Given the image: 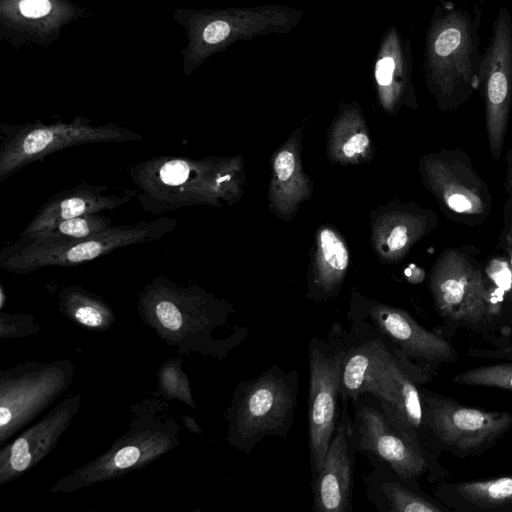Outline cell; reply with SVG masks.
I'll return each instance as SVG.
<instances>
[{"mask_svg": "<svg viewBox=\"0 0 512 512\" xmlns=\"http://www.w3.org/2000/svg\"><path fill=\"white\" fill-rule=\"evenodd\" d=\"M138 194V190H114L107 185L82 183L51 196L19 234L29 236L59 221L118 208Z\"/></svg>", "mask_w": 512, "mask_h": 512, "instance_id": "44dd1931", "label": "cell"}, {"mask_svg": "<svg viewBox=\"0 0 512 512\" xmlns=\"http://www.w3.org/2000/svg\"><path fill=\"white\" fill-rule=\"evenodd\" d=\"M47 365L7 371L1 377L0 427L2 443L44 409L68 385L72 377L70 364Z\"/></svg>", "mask_w": 512, "mask_h": 512, "instance_id": "2e32d148", "label": "cell"}, {"mask_svg": "<svg viewBox=\"0 0 512 512\" xmlns=\"http://www.w3.org/2000/svg\"><path fill=\"white\" fill-rule=\"evenodd\" d=\"M395 61L392 57H384L378 61L375 71L377 83L380 86L388 87L393 80Z\"/></svg>", "mask_w": 512, "mask_h": 512, "instance_id": "4dcf8cb0", "label": "cell"}, {"mask_svg": "<svg viewBox=\"0 0 512 512\" xmlns=\"http://www.w3.org/2000/svg\"><path fill=\"white\" fill-rule=\"evenodd\" d=\"M506 175H505V190L508 199L512 201V145L506 154Z\"/></svg>", "mask_w": 512, "mask_h": 512, "instance_id": "d6a6232c", "label": "cell"}, {"mask_svg": "<svg viewBox=\"0 0 512 512\" xmlns=\"http://www.w3.org/2000/svg\"><path fill=\"white\" fill-rule=\"evenodd\" d=\"M139 310L144 320L160 336L182 345L188 336L192 350L222 358L232 346L213 338L212 332L228 321L232 305L193 284L179 286L164 276H157L139 295Z\"/></svg>", "mask_w": 512, "mask_h": 512, "instance_id": "3957f363", "label": "cell"}, {"mask_svg": "<svg viewBox=\"0 0 512 512\" xmlns=\"http://www.w3.org/2000/svg\"><path fill=\"white\" fill-rule=\"evenodd\" d=\"M136 407L134 420L126 434L94 462L67 476L61 490H74L119 476L159 457L176 444L178 426L172 418L156 416L160 406Z\"/></svg>", "mask_w": 512, "mask_h": 512, "instance_id": "8fae6325", "label": "cell"}, {"mask_svg": "<svg viewBox=\"0 0 512 512\" xmlns=\"http://www.w3.org/2000/svg\"><path fill=\"white\" fill-rule=\"evenodd\" d=\"M299 388L297 371L278 366L241 381L225 412L228 443L249 454L265 437L285 438L293 425Z\"/></svg>", "mask_w": 512, "mask_h": 512, "instance_id": "277c9868", "label": "cell"}, {"mask_svg": "<svg viewBox=\"0 0 512 512\" xmlns=\"http://www.w3.org/2000/svg\"><path fill=\"white\" fill-rule=\"evenodd\" d=\"M348 317L365 325L391 351L400 365L422 385L446 364L457 360L454 347L421 326L406 310L382 303L353 289Z\"/></svg>", "mask_w": 512, "mask_h": 512, "instance_id": "5b68a950", "label": "cell"}, {"mask_svg": "<svg viewBox=\"0 0 512 512\" xmlns=\"http://www.w3.org/2000/svg\"><path fill=\"white\" fill-rule=\"evenodd\" d=\"M486 0H479L480 4L485 3Z\"/></svg>", "mask_w": 512, "mask_h": 512, "instance_id": "e575fe53", "label": "cell"}, {"mask_svg": "<svg viewBox=\"0 0 512 512\" xmlns=\"http://www.w3.org/2000/svg\"><path fill=\"white\" fill-rule=\"evenodd\" d=\"M375 148L364 119L355 110L338 116L328 131L327 155L332 164L360 165L372 160Z\"/></svg>", "mask_w": 512, "mask_h": 512, "instance_id": "d4e9b609", "label": "cell"}, {"mask_svg": "<svg viewBox=\"0 0 512 512\" xmlns=\"http://www.w3.org/2000/svg\"><path fill=\"white\" fill-rule=\"evenodd\" d=\"M485 109L488 148L494 160L502 156L512 108V15L502 6L482 52L480 86Z\"/></svg>", "mask_w": 512, "mask_h": 512, "instance_id": "5bb4252c", "label": "cell"}, {"mask_svg": "<svg viewBox=\"0 0 512 512\" xmlns=\"http://www.w3.org/2000/svg\"><path fill=\"white\" fill-rule=\"evenodd\" d=\"M419 386L385 345L366 378L362 395L377 400L392 427L426 456L436 481H442L449 473L429 449Z\"/></svg>", "mask_w": 512, "mask_h": 512, "instance_id": "7c38bea8", "label": "cell"}, {"mask_svg": "<svg viewBox=\"0 0 512 512\" xmlns=\"http://www.w3.org/2000/svg\"><path fill=\"white\" fill-rule=\"evenodd\" d=\"M370 244L378 260L395 264L439 225L435 211L399 200L369 213Z\"/></svg>", "mask_w": 512, "mask_h": 512, "instance_id": "e0dca14e", "label": "cell"}, {"mask_svg": "<svg viewBox=\"0 0 512 512\" xmlns=\"http://www.w3.org/2000/svg\"><path fill=\"white\" fill-rule=\"evenodd\" d=\"M77 394L61 402L40 422L20 434L0 454L1 483L10 481L43 458L65 431L79 408Z\"/></svg>", "mask_w": 512, "mask_h": 512, "instance_id": "ffe728a7", "label": "cell"}, {"mask_svg": "<svg viewBox=\"0 0 512 512\" xmlns=\"http://www.w3.org/2000/svg\"><path fill=\"white\" fill-rule=\"evenodd\" d=\"M230 32V27L225 21L210 23L203 32V38L207 43L215 44L224 40Z\"/></svg>", "mask_w": 512, "mask_h": 512, "instance_id": "1f68e13d", "label": "cell"}, {"mask_svg": "<svg viewBox=\"0 0 512 512\" xmlns=\"http://www.w3.org/2000/svg\"><path fill=\"white\" fill-rule=\"evenodd\" d=\"M304 127L296 128L271 157L267 199L269 210L282 221L294 219L313 196L314 186L302 163Z\"/></svg>", "mask_w": 512, "mask_h": 512, "instance_id": "d6986e66", "label": "cell"}, {"mask_svg": "<svg viewBox=\"0 0 512 512\" xmlns=\"http://www.w3.org/2000/svg\"><path fill=\"white\" fill-rule=\"evenodd\" d=\"M59 305L63 313L88 328H106L113 321L112 310L102 299L75 285L61 291Z\"/></svg>", "mask_w": 512, "mask_h": 512, "instance_id": "484cf974", "label": "cell"}, {"mask_svg": "<svg viewBox=\"0 0 512 512\" xmlns=\"http://www.w3.org/2000/svg\"><path fill=\"white\" fill-rule=\"evenodd\" d=\"M129 174L141 206L154 214L194 205H233L244 193L241 155L160 156L133 166Z\"/></svg>", "mask_w": 512, "mask_h": 512, "instance_id": "6da1fadb", "label": "cell"}, {"mask_svg": "<svg viewBox=\"0 0 512 512\" xmlns=\"http://www.w3.org/2000/svg\"><path fill=\"white\" fill-rule=\"evenodd\" d=\"M0 294H1V301H0V305H1V307H3V305H4V299H5V294H4V290H3V288H2V287H1V292H0Z\"/></svg>", "mask_w": 512, "mask_h": 512, "instance_id": "836d02e7", "label": "cell"}, {"mask_svg": "<svg viewBox=\"0 0 512 512\" xmlns=\"http://www.w3.org/2000/svg\"><path fill=\"white\" fill-rule=\"evenodd\" d=\"M141 138L139 133L114 124L93 126L81 121L14 128L9 130L0 146V181L3 182L24 166L62 149Z\"/></svg>", "mask_w": 512, "mask_h": 512, "instance_id": "4fadbf2b", "label": "cell"}, {"mask_svg": "<svg viewBox=\"0 0 512 512\" xmlns=\"http://www.w3.org/2000/svg\"><path fill=\"white\" fill-rule=\"evenodd\" d=\"M373 470L364 478L367 499L380 512H447V507L399 477L387 464L370 461Z\"/></svg>", "mask_w": 512, "mask_h": 512, "instance_id": "cb8c5ba5", "label": "cell"}, {"mask_svg": "<svg viewBox=\"0 0 512 512\" xmlns=\"http://www.w3.org/2000/svg\"><path fill=\"white\" fill-rule=\"evenodd\" d=\"M434 499L457 512H512V475L486 480L440 481Z\"/></svg>", "mask_w": 512, "mask_h": 512, "instance_id": "603a6c76", "label": "cell"}, {"mask_svg": "<svg viewBox=\"0 0 512 512\" xmlns=\"http://www.w3.org/2000/svg\"><path fill=\"white\" fill-rule=\"evenodd\" d=\"M481 9L442 0L428 30L426 72L438 109L450 112L470 100L480 86Z\"/></svg>", "mask_w": 512, "mask_h": 512, "instance_id": "7a4b0ae2", "label": "cell"}, {"mask_svg": "<svg viewBox=\"0 0 512 512\" xmlns=\"http://www.w3.org/2000/svg\"><path fill=\"white\" fill-rule=\"evenodd\" d=\"M307 273L306 298L320 303L338 296L350 266V251L343 235L323 224L315 232Z\"/></svg>", "mask_w": 512, "mask_h": 512, "instance_id": "7402d4cb", "label": "cell"}, {"mask_svg": "<svg viewBox=\"0 0 512 512\" xmlns=\"http://www.w3.org/2000/svg\"><path fill=\"white\" fill-rule=\"evenodd\" d=\"M341 405V404H340ZM348 405H341L340 419L320 472L311 480L313 512H351L356 448Z\"/></svg>", "mask_w": 512, "mask_h": 512, "instance_id": "ac0fdd59", "label": "cell"}, {"mask_svg": "<svg viewBox=\"0 0 512 512\" xmlns=\"http://www.w3.org/2000/svg\"><path fill=\"white\" fill-rule=\"evenodd\" d=\"M471 245L444 249L428 273V288L437 313L448 323L480 329L493 320L499 303Z\"/></svg>", "mask_w": 512, "mask_h": 512, "instance_id": "8992f818", "label": "cell"}, {"mask_svg": "<svg viewBox=\"0 0 512 512\" xmlns=\"http://www.w3.org/2000/svg\"><path fill=\"white\" fill-rule=\"evenodd\" d=\"M176 219L142 220L135 224L112 226L93 236L70 241L37 242L18 238L0 251V267L25 274L52 266H73L97 259L114 250L162 238L176 227Z\"/></svg>", "mask_w": 512, "mask_h": 512, "instance_id": "52a82bcc", "label": "cell"}, {"mask_svg": "<svg viewBox=\"0 0 512 512\" xmlns=\"http://www.w3.org/2000/svg\"><path fill=\"white\" fill-rule=\"evenodd\" d=\"M112 220L101 213L85 214L59 221L29 236L18 238L37 242H59L84 239L112 227Z\"/></svg>", "mask_w": 512, "mask_h": 512, "instance_id": "4316f807", "label": "cell"}, {"mask_svg": "<svg viewBox=\"0 0 512 512\" xmlns=\"http://www.w3.org/2000/svg\"><path fill=\"white\" fill-rule=\"evenodd\" d=\"M427 443L432 454L478 457L492 449L511 429L512 414L486 411L419 386Z\"/></svg>", "mask_w": 512, "mask_h": 512, "instance_id": "ba28073f", "label": "cell"}, {"mask_svg": "<svg viewBox=\"0 0 512 512\" xmlns=\"http://www.w3.org/2000/svg\"><path fill=\"white\" fill-rule=\"evenodd\" d=\"M352 434L357 452L370 461L387 464L403 480L418 486V480L427 475L436 482L426 456L410 444L389 423L377 400L363 394L353 403Z\"/></svg>", "mask_w": 512, "mask_h": 512, "instance_id": "9a60e30c", "label": "cell"}, {"mask_svg": "<svg viewBox=\"0 0 512 512\" xmlns=\"http://www.w3.org/2000/svg\"><path fill=\"white\" fill-rule=\"evenodd\" d=\"M500 244L505 252L506 260L512 275V201L508 198L504 205Z\"/></svg>", "mask_w": 512, "mask_h": 512, "instance_id": "f1b7e54d", "label": "cell"}, {"mask_svg": "<svg viewBox=\"0 0 512 512\" xmlns=\"http://www.w3.org/2000/svg\"><path fill=\"white\" fill-rule=\"evenodd\" d=\"M21 13L26 17L38 18L49 13V0H22L19 5Z\"/></svg>", "mask_w": 512, "mask_h": 512, "instance_id": "f546056e", "label": "cell"}, {"mask_svg": "<svg viewBox=\"0 0 512 512\" xmlns=\"http://www.w3.org/2000/svg\"><path fill=\"white\" fill-rule=\"evenodd\" d=\"M345 354V331L336 323L327 340L313 337L308 344V450L311 479L322 468L340 419V381Z\"/></svg>", "mask_w": 512, "mask_h": 512, "instance_id": "9c48e42d", "label": "cell"}, {"mask_svg": "<svg viewBox=\"0 0 512 512\" xmlns=\"http://www.w3.org/2000/svg\"><path fill=\"white\" fill-rule=\"evenodd\" d=\"M418 171L447 218L470 227L489 219L492 194L465 150L441 148L423 154Z\"/></svg>", "mask_w": 512, "mask_h": 512, "instance_id": "30bf717a", "label": "cell"}, {"mask_svg": "<svg viewBox=\"0 0 512 512\" xmlns=\"http://www.w3.org/2000/svg\"><path fill=\"white\" fill-rule=\"evenodd\" d=\"M452 380L458 385L512 390V363L470 368L455 375Z\"/></svg>", "mask_w": 512, "mask_h": 512, "instance_id": "83f0119b", "label": "cell"}]
</instances>
